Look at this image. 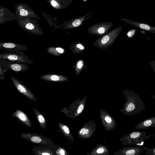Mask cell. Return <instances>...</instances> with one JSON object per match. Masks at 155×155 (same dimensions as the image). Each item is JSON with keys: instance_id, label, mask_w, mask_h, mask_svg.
I'll return each instance as SVG.
<instances>
[{"instance_id": "6da1fadb", "label": "cell", "mask_w": 155, "mask_h": 155, "mask_svg": "<svg viewBox=\"0 0 155 155\" xmlns=\"http://www.w3.org/2000/svg\"><path fill=\"white\" fill-rule=\"evenodd\" d=\"M123 94L127 100L121 112L124 114L134 115L139 114L146 109L145 104L134 91L129 89L123 91Z\"/></svg>"}, {"instance_id": "7a4b0ae2", "label": "cell", "mask_w": 155, "mask_h": 155, "mask_svg": "<svg viewBox=\"0 0 155 155\" xmlns=\"http://www.w3.org/2000/svg\"><path fill=\"white\" fill-rule=\"evenodd\" d=\"M122 29V26L117 27L97 39L94 43V46L105 49L114 42Z\"/></svg>"}, {"instance_id": "3957f363", "label": "cell", "mask_w": 155, "mask_h": 155, "mask_svg": "<svg viewBox=\"0 0 155 155\" xmlns=\"http://www.w3.org/2000/svg\"><path fill=\"white\" fill-rule=\"evenodd\" d=\"M145 131H134L125 135L121 139L124 145H134L143 146L145 140L150 139V135H146Z\"/></svg>"}, {"instance_id": "277c9868", "label": "cell", "mask_w": 155, "mask_h": 155, "mask_svg": "<svg viewBox=\"0 0 155 155\" xmlns=\"http://www.w3.org/2000/svg\"><path fill=\"white\" fill-rule=\"evenodd\" d=\"M0 60L28 64H31L34 62V61L31 59L24 52L22 51L0 53Z\"/></svg>"}, {"instance_id": "5b68a950", "label": "cell", "mask_w": 155, "mask_h": 155, "mask_svg": "<svg viewBox=\"0 0 155 155\" xmlns=\"http://www.w3.org/2000/svg\"><path fill=\"white\" fill-rule=\"evenodd\" d=\"M113 25L114 23L112 22H104L95 24L88 28L87 33L91 35H97L101 36L107 33Z\"/></svg>"}, {"instance_id": "8992f818", "label": "cell", "mask_w": 155, "mask_h": 155, "mask_svg": "<svg viewBox=\"0 0 155 155\" xmlns=\"http://www.w3.org/2000/svg\"><path fill=\"white\" fill-rule=\"evenodd\" d=\"M0 66L5 69L7 71L11 70L16 73L25 71L29 69L26 64L6 60H0Z\"/></svg>"}, {"instance_id": "52a82bcc", "label": "cell", "mask_w": 155, "mask_h": 155, "mask_svg": "<svg viewBox=\"0 0 155 155\" xmlns=\"http://www.w3.org/2000/svg\"><path fill=\"white\" fill-rule=\"evenodd\" d=\"M11 78L16 88L19 92L31 100L35 101L37 100L30 89L21 81L13 77H11Z\"/></svg>"}, {"instance_id": "ba28073f", "label": "cell", "mask_w": 155, "mask_h": 155, "mask_svg": "<svg viewBox=\"0 0 155 155\" xmlns=\"http://www.w3.org/2000/svg\"><path fill=\"white\" fill-rule=\"evenodd\" d=\"M0 49L12 52H18L28 50L27 46L12 42L0 43Z\"/></svg>"}, {"instance_id": "9c48e42d", "label": "cell", "mask_w": 155, "mask_h": 155, "mask_svg": "<svg viewBox=\"0 0 155 155\" xmlns=\"http://www.w3.org/2000/svg\"><path fill=\"white\" fill-rule=\"evenodd\" d=\"M95 12V11H92L84 15L72 19L68 24L66 29L75 28L81 26L83 24V22L93 15L96 12L93 14L92 13Z\"/></svg>"}, {"instance_id": "30bf717a", "label": "cell", "mask_w": 155, "mask_h": 155, "mask_svg": "<svg viewBox=\"0 0 155 155\" xmlns=\"http://www.w3.org/2000/svg\"><path fill=\"white\" fill-rule=\"evenodd\" d=\"M120 20L126 23L132 25L137 27L140 29L155 34V27L151 26L148 24L132 21L128 19L121 18Z\"/></svg>"}, {"instance_id": "8fae6325", "label": "cell", "mask_w": 155, "mask_h": 155, "mask_svg": "<svg viewBox=\"0 0 155 155\" xmlns=\"http://www.w3.org/2000/svg\"><path fill=\"white\" fill-rule=\"evenodd\" d=\"M40 79L51 82H62L67 81L69 78L65 76L59 74H44L40 77Z\"/></svg>"}, {"instance_id": "7c38bea8", "label": "cell", "mask_w": 155, "mask_h": 155, "mask_svg": "<svg viewBox=\"0 0 155 155\" xmlns=\"http://www.w3.org/2000/svg\"><path fill=\"white\" fill-rule=\"evenodd\" d=\"M143 150L141 147H129L123 148L119 153L121 155H139L143 153Z\"/></svg>"}, {"instance_id": "4fadbf2b", "label": "cell", "mask_w": 155, "mask_h": 155, "mask_svg": "<svg viewBox=\"0 0 155 155\" xmlns=\"http://www.w3.org/2000/svg\"><path fill=\"white\" fill-rule=\"evenodd\" d=\"M150 127H155V116L141 121L136 126L135 128L136 129H145Z\"/></svg>"}, {"instance_id": "5bb4252c", "label": "cell", "mask_w": 155, "mask_h": 155, "mask_svg": "<svg viewBox=\"0 0 155 155\" xmlns=\"http://www.w3.org/2000/svg\"><path fill=\"white\" fill-rule=\"evenodd\" d=\"M85 48L84 43L79 41H77L71 45L70 49L75 54H78L83 52Z\"/></svg>"}, {"instance_id": "9a60e30c", "label": "cell", "mask_w": 155, "mask_h": 155, "mask_svg": "<svg viewBox=\"0 0 155 155\" xmlns=\"http://www.w3.org/2000/svg\"><path fill=\"white\" fill-rule=\"evenodd\" d=\"M48 52L55 56H59L65 53V49L62 47H50L47 49Z\"/></svg>"}, {"instance_id": "2e32d148", "label": "cell", "mask_w": 155, "mask_h": 155, "mask_svg": "<svg viewBox=\"0 0 155 155\" xmlns=\"http://www.w3.org/2000/svg\"><path fill=\"white\" fill-rule=\"evenodd\" d=\"M85 67L84 61L82 59L78 60L76 63L75 71L76 75H78L84 69Z\"/></svg>"}, {"instance_id": "e0dca14e", "label": "cell", "mask_w": 155, "mask_h": 155, "mask_svg": "<svg viewBox=\"0 0 155 155\" xmlns=\"http://www.w3.org/2000/svg\"><path fill=\"white\" fill-rule=\"evenodd\" d=\"M91 128L89 127H85L81 129L79 133V136L81 138L88 137V136L91 135V133H92Z\"/></svg>"}, {"instance_id": "ac0fdd59", "label": "cell", "mask_w": 155, "mask_h": 155, "mask_svg": "<svg viewBox=\"0 0 155 155\" xmlns=\"http://www.w3.org/2000/svg\"><path fill=\"white\" fill-rule=\"evenodd\" d=\"M16 115L21 121L24 122L26 125L29 126L31 123L27 116L23 112L19 110L16 112Z\"/></svg>"}, {"instance_id": "d6986e66", "label": "cell", "mask_w": 155, "mask_h": 155, "mask_svg": "<svg viewBox=\"0 0 155 155\" xmlns=\"http://www.w3.org/2000/svg\"><path fill=\"white\" fill-rule=\"evenodd\" d=\"M142 147L143 150H146V155H155V147L150 148L145 147Z\"/></svg>"}, {"instance_id": "ffe728a7", "label": "cell", "mask_w": 155, "mask_h": 155, "mask_svg": "<svg viewBox=\"0 0 155 155\" xmlns=\"http://www.w3.org/2000/svg\"><path fill=\"white\" fill-rule=\"evenodd\" d=\"M7 71L6 70L0 66V79L4 80L5 78V73Z\"/></svg>"}, {"instance_id": "44dd1931", "label": "cell", "mask_w": 155, "mask_h": 155, "mask_svg": "<svg viewBox=\"0 0 155 155\" xmlns=\"http://www.w3.org/2000/svg\"><path fill=\"white\" fill-rule=\"evenodd\" d=\"M31 141L35 143H39L41 140L40 137L38 136H33L31 138Z\"/></svg>"}, {"instance_id": "7402d4cb", "label": "cell", "mask_w": 155, "mask_h": 155, "mask_svg": "<svg viewBox=\"0 0 155 155\" xmlns=\"http://www.w3.org/2000/svg\"><path fill=\"white\" fill-rule=\"evenodd\" d=\"M38 119L40 124H44L45 123V118L41 115L40 114L38 116Z\"/></svg>"}, {"instance_id": "603a6c76", "label": "cell", "mask_w": 155, "mask_h": 155, "mask_svg": "<svg viewBox=\"0 0 155 155\" xmlns=\"http://www.w3.org/2000/svg\"><path fill=\"white\" fill-rule=\"evenodd\" d=\"M20 15L22 16H26L28 15V11L24 9H21L19 11Z\"/></svg>"}, {"instance_id": "cb8c5ba5", "label": "cell", "mask_w": 155, "mask_h": 155, "mask_svg": "<svg viewBox=\"0 0 155 155\" xmlns=\"http://www.w3.org/2000/svg\"><path fill=\"white\" fill-rule=\"evenodd\" d=\"M62 128L66 134H70V133L69 130L68 128L66 126L63 125L62 127Z\"/></svg>"}, {"instance_id": "d4e9b609", "label": "cell", "mask_w": 155, "mask_h": 155, "mask_svg": "<svg viewBox=\"0 0 155 155\" xmlns=\"http://www.w3.org/2000/svg\"><path fill=\"white\" fill-rule=\"evenodd\" d=\"M150 66L155 73V60L151 61L150 62Z\"/></svg>"}, {"instance_id": "484cf974", "label": "cell", "mask_w": 155, "mask_h": 155, "mask_svg": "<svg viewBox=\"0 0 155 155\" xmlns=\"http://www.w3.org/2000/svg\"><path fill=\"white\" fill-rule=\"evenodd\" d=\"M134 30H132L128 31L127 33V36L129 38H131L133 36Z\"/></svg>"}, {"instance_id": "4316f807", "label": "cell", "mask_w": 155, "mask_h": 155, "mask_svg": "<svg viewBox=\"0 0 155 155\" xmlns=\"http://www.w3.org/2000/svg\"><path fill=\"white\" fill-rule=\"evenodd\" d=\"M105 120L107 123H110L112 121V119L111 118L108 116H106L105 117Z\"/></svg>"}, {"instance_id": "83f0119b", "label": "cell", "mask_w": 155, "mask_h": 155, "mask_svg": "<svg viewBox=\"0 0 155 155\" xmlns=\"http://www.w3.org/2000/svg\"><path fill=\"white\" fill-rule=\"evenodd\" d=\"M104 151V150L103 148H99L97 151V152L98 153H103Z\"/></svg>"}, {"instance_id": "f1b7e54d", "label": "cell", "mask_w": 155, "mask_h": 155, "mask_svg": "<svg viewBox=\"0 0 155 155\" xmlns=\"http://www.w3.org/2000/svg\"><path fill=\"white\" fill-rule=\"evenodd\" d=\"M51 3L52 5L54 7L55 6L57 5L56 2L54 0H52Z\"/></svg>"}, {"instance_id": "f546056e", "label": "cell", "mask_w": 155, "mask_h": 155, "mask_svg": "<svg viewBox=\"0 0 155 155\" xmlns=\"http://www.w3.org/2000/svg\"><path fill=\"white\" fill-rule=\"evenodd\" d=\"M60 153L61 155H64L65 154L64 151L63 150H60Z\"/></svg>"}, {"instance_id": "4dcf8cb0", "label": "cell", "mask_w": 155, "mask_h": 155, "mask_svg": "<svg viewBox=\"0 0 155 155\" xmlns=\"http://www.w3.org/2000/svg\"><path fill=\"white\" fill-rule=\"evenodd\" d=\"M150 96L155 100V95L151 94Z\"/></svg>"}, {"instance_id": "1f68e13d", "label": "cell", "mask_w": 155, "mask_h": 155, "mask_svg": "<svg viewBox=\"0 0 155 155\" xmlns=\"http://www.w3.org/2000/svg\"><path fill=\"white\" fill-rule=\"evenodd\" d=\"M42 155H50V154L49 153H43L42 154Z\"/></svg>"}, {"instance_id": "d6a6232c", "label": "cell", "mask_w": 155, "mask_h": 155, "mask_svg": "<svg viewBox=\"0 0 155 155\" xmlns=\"http://www.w3.org/2000/svg\"><path fill=\"white\" fill-rule=\"evenodd\" d=\"M87 0H83V1H84V2H85Z\"/></svg>"}]
</instances>
